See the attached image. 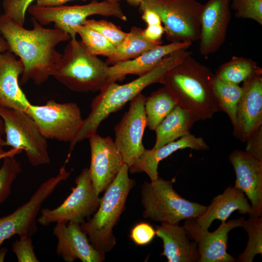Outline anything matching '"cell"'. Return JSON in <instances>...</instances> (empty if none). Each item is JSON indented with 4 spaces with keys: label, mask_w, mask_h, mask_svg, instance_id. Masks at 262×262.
<instances>
[{
    "label": "cell",
    "mask_w": 262,
    "mask_h": 262,
    "mask_svg": "<svg viewBox=\"0 0 262 262\" xmlns=\"http://www.w3.org/2000/svg\"><path fill=\"white\" fill-rule=\"evenodd\" d=\"M33 28L27 29L4 15H0V34L8 50L19 57L24 66L20 80L24 84L32 80L37 85L52 76L62 54L55 47L69 41L70 35L57 28H46L32 17Z\"/></svg>",
    "instance_id": "1"
},
{
    "label": "cell",
    "mask_w": 262,
    "mask_h": 262,
    "mask_svg": "<svg viewBox=\"0 0 262 262\" xmlns=\"http://www.w3.org/2000/svg\"><path fill=\"white\" fill-rule=\"evenodd\" d=\"M187 55L183 49L175 51L163 58L151 71L130 82L122 85L115 82L107 83L92 100L90 114L83 119L75 138L69 143L68 155L70 156L77 144L97 133L100 124L110 114L120 110L147 86L160 83L163 77Z\"/></svg>",
    "instance_id": "2"
},
{
    "label": "cell",
    "mask_w": 262,
    "mask_h": 262,
    "mask_svg": "<svg viewBox=\"0 0 262 262\" xmlns=\"http://www.w3.org/2000/svg\"><path fill=\"white\" fill-rule=\"evenodd\" d=\"M215 75L187 55L169 70L160 82L181 107L198 120L211 119L220 111L214 94Z\"/></svg>",
    "instance_id": "3"
},
{
    "label": "cell",
    "mask_w": 262,
    "mask_h": 262,
    "mask_svg": "<svg viewBox=\"0 0 262 262\" xmlns=\"http://www.w3.org/2000/svg\"><path fill=\"white\" fill-rule=\"evenodd\" d=\"M124 164L120 172L100 197L98 209L92 218L80 224L93 247L105 254L115 246L113 229L124 210L128 196L135 184Z\"/></svg>",
    "instance_id": "4"
},
{
    "label": "cell",
    "mask_w": 262,
    "mask_h": 262,
    "mask_svg": "<svg viewBox=\"0 0 262 262\" xmlns=\"http://www.w3.org/2000/svg\"><path fill=\"white\" fill-rule=\"evenodd\" d=\"M108 66L90 53L81 41L73 38L65 47L52 76L71 91L95 92L108 83Z\"/></svg>",
    "instance_id": "5"
},
{
    "label": "cell",
    "mask_w": 262,
    "mask_h": 262,
    "mask_svg": "<svg viewBox=\"0 0 262 262\" xmlns=\"http://www.w3.org/2000/svg\"><path fill=\"white\" fill-rule=\"evenodd\" d=\"M143 216L161 223L179 224L196 218L207 206L181 197L174 189L173 182L159 178L144 182L141 190Z\"/></svg>",
    "instance_id": "6"
},
{
    "label": "cell",
    "mask_w": 262,
    "mask_h": 262,
    "mask_svg": "<svg viewBox=\"0 0 262 262\" xmlns=\"http://www.w3.org/2000/svg\"><path fill=\"white\" fill-rule=\"evenodd\" d=\"M202 7L197 0H143L139 9L148 8L158 14L171 42L193 43L199 39Z\"/></svg>",
    "instance_id": "7"
},
{
    "label": "cell",
    "mask_w": 262,
    "mask_h": 262,
    "mask_svg": "<svg viewBox=\"0 0 262 262\" xmlns=\"http://www.w3.org/2000/svg\"><path fill=\"white\" fill-rule=\"evenodd\" d=\"M4 127V146L24 151L33 166L47 164L50 159L47 139L27 112L0 106Z\"/></svg>",
    "instance_id": "8"
},
{
    "label": "cell",
    "mask_w": 262,
    "mask_h": 262,
    "mask_svg": "<svg viewBox=\"0 0 262 262\" xmlns=\"http://www.w3.org/2000/svg\"><path fill=\"white\" fill-rule=\"evenodd\" d=\"M27 12L41 25L53 23L54 28L68 33L71 38H76V27L82 25L92 15L112 16L123 21L127 20L119 3L107 0L100 2L93 0L89 3L81 5L42 6L31 4Z\"/></svg>",
    "instance_id": "9"
},
{
    "label": "cell",
    "mask_w": 262,
    "mask_h": 262,
    "mask_svg": "<svg viewBox=\"0 0 262 262\" xmlns=\"http://www.w3.org/2000/svg\"><path fill=\"white\" fill-rule=\"evenodd\" d=\"M27 114L47 139L70 143L82 125L80 108L74 102L58 103L50 99L43 105L30 104Z\"/></svg>",
    "instance_id": "10"
},
{
    "label": "cell",
    "mask_w": 262,
    "mask_h": 262,
    "mask_svg": "<svg viewBox=\"0 0 262 262\" xmlns=\"http://www.w3.org/2000/svg\"><path fill=\"white\" fill-rule=\"evenodd\" d=\"M75 187L65 200L55 209H42L38 222L44 226L51 223L69 222L81 224L98 209L100 197L95 191L89 169L84 168L75 179Z\"/></svg>",
    "instance_id": "11"
},
{
    "label": "cell",
    "mask_w": 262,
    "mask_h": 262,
    "mask_svg": "<svg viewBox=\"0 0 262 262\" xmlns=\"http://www.w3.org/2000/svg\"><path fill=\"white\" fill-rule=\"evenodd\" d=\"M66 164L60 168L58 174L43 182L30 199L11 213L0 217V246L13 235L32 237L37 230V216L46 199L57 186L66 180L70 172L66 170Z\"/></svg>",
    "instance_id": "12"
},
{
    "label": "cell",
    "mask_w": 262,
    "mask_h": 262,
    "mask_svg": "<svg viewBox=\"0 0 262 262\" xmlns=\"http://www.w3.org/2000/svg\"><path fill=\"white\" fill-rule=\"evenodd\" d=\"M146 98L140 93L132 98L129 110L115 127V144L124 163L129 167L137 162L146 149L142 142L147 126L144 108Z\"/></svg>",
    "instance_id": "13"
},
{
    "label": "cell",
    "mask_w": 262,
    "mask_h": 262,
    "mask_svg": "<svg viewBox=\"0 0 262 262\" xmlns=\"http://www.w3.org/2000/svg\"><path fill=\"white\" fill-rule=\"evenodd\" d=\"M244 217L221 223L213 232L201 228L195 218L185 220L183 226L189 239L197 245L198 262H234L236 259L227 251L229 232L234 228L242 227Z\"/></svg>",
    "instance_id": "14"
},
{
    "label": "cell",
    "mask_w": 262,
    "mask_h": 262,
    "mask_svg": "<svg viewBox=\"0 0 262 262\" xmlns=\"http://www.w3.org/2000/svg\"><path fill=\"white\" fill-rule=\"evenodd\" d=\"M242 97L239 102L233 135L242 142L262 126V69L243 82Z\"/></svg>",
    "instance_id": "15"
},
{
    "label": "cell",
    "mask_w": 262,
    "mask_h": 262,
    "mask_svg": "<svg viewBox=\"0 0 262 262\" xmlns=\"http://www.w3.org/2000/svg\"><path fill=\"white\" fill-rule=\"evenodd\" d=\"M88 139L91 151L89 176L95 191L99 195L115 180L125 163L110 137L96 133Z\"/></svg>",
    "instance_id": "16"
},
{
    "label": "cell",
    "mask_w": 262,
    "mask_h": 262,
    "mask_svg": "<svg viewBox=\"0 0 262 262\" xmlns=\"http://www.w3.org/2000/svg\"><path fill=\"white\" fill-rule=\"evenodd\" d=\"M230 0H208L200 17L199 51L207 56L224 43L231 19Z\"/></svg>",
    "instance_id": "17"
},
{
    "label": "cell",
    "mask_w": 262,
    "mask_h": 262,
    "mask_svg": "<svg viewBox=\"0 0 262 262\" xmlns=\"http://www.w3.org/2000/svg\"><path fill=\"white\" fill-rule=\"evenodd\" d=\"M236 175L234 186L245 194L257 217L262 215V160L245 150H235L229 156Z\"/></svg>",
    "instance_id": "18"
},
{
    "label": "cell",
    "mask_w": 262,
    "mask_h": 262,
    "mask_svg": "<svg viewBox=\"0 0 262 262\" xmlns=\"http://www.w3.org/2000/svg\"><path fill=\"white\" fill-rule=\"evenodd\" d=\"M53 234L57 239L56 253L64 261L102 262L105 254L96 250L91 244L80 224L69 222L56 223Z\"/></svg>",
    "instance_id": "19"
},
{
    "label": "cell",
    "mask_w": 262,
    "mask_h": 262,
    "mask_svg": "<svg viewBox=\"0 0 262 262\" xmlns=\"http://www.w3.org/2000/svg\"><path fill=\"white\" fill-rule=\"evenodd\" d=\"M24 66L7 50L0 54V106L26 112L31 103L21 89L18 78Z\"/></svg>",
    "instance_id": "20"
},
{
    "label": "cell",
    "mask_w": 262,
    "mask_h": 262,
    "mask_svg": "<svg viewBox=\"0 0 262 262\" xmlns=\"http://www.w3.org/2000/svg\"><path fill=\"white\" fill-rule=\"evenodd\" d=\"M192 44L190 42H172L160 45L134 59L109 66L108 83L121 80L129 74L142 76L153 69L167 55L179 49H187Z\"/></svg>",
    "instance_id": "21"
},
{
    "label": "cell",
    "mask_w": 262,
    "mask_h": 262,
    "mask_svg": "<svg viewBox=\"0 0 262 262\" xmlns=\"http://www.w3.org/2000/svg\"><path fill=\"white\" fill-rule=\"evenodd\" d=\"M235 211L257 217L243 192L234 186H229L222 194L214 197L205 212L195 219L201 228L208 229L214 220L218 219L224 223Z\"/></svg>",
    "instance_id": "22"
},
{
    "label": "cell",
    "mask_w": 262,
    "mask_h": 262,
    "mask_svg": "<svg viewBox=\"0 0 262 262\" xmlns=\"http://www.w3.org/2000/svg\"><path fill=\"white\" fill-rule=\"evenodd\" d=\"M155 228L156 235L163 244L161 255L165 257L168 262H198L197 245L190 241L183 226L161 223Z\"/></svg>",
    "instance_id": "23"
},
{
    "label": "cell",
    "mask_w": 262,
    "mask_h": 262,
    "mask_svg": "<svg viewBox=\"0 0 262 262\" xmlns=\"http://www.w3.org/2000/svg\"><path fill=\"white\" fill-rule=\"evenodd\" d=\"M186 148L196 150H206L208 145L201 137L189 133L179 139L169 143L158 149H146L137 162L129 167L131 173L145 172L153 180L159 178V163L176 151Z\"/></svg>",
    "instance_id": "24"
},
{
    "label": "cell",
    "mask_w": 262,
    "mask_h": 262,
    "mask_svg": "<svg viewBox=\"0 0 262 262\" xmlns=\"http://www.w3.org/2000/svg\"><path fill=\"white\" fill-rule=\"evenodd\" d=\"M198 119L177 105L155 129L156 138L153 149H158L190 133Z\"/></svg>",
    "instance_id": "25"
},
{
    "label": "cell",
    "mask_w": 262,
    "mask_h": 262,
    "mask_svg": "<svg viewBox=\"0 0 262 262\" xmlns=\"http://www.w3.org/2000/svg\"><path fill=\"white\" fill-rule=\"evenodd\" d=\"M162 43V41L149 40L144 36L143 29L133 26L121 44L115 47L114 53L107 58L105 63L109 66L134 59Z\"/></svg>",
    "instance_id": "26"
},
{
    "label": "cell",
    "mask_w": 262,
    "mask_h": 262,
    "mask_svg": "<svg viewBox=\"0 0 262 262\" xmlns=\"http://www.w3.org/2000/svg\"><path fill=\"white\" fill-rule=\"evenodd\" d=\"M177 105L175 99L164 86L146 97L144 108L148 129L154 131Z\"/></svg>",
    "instance_id": "27"
},
{
    "label": "cell",
    "mask_w": 262,
    "mask_h": 262,
    "mask_svg": "<svg viewBox=\"0 0 262 262\" xmlns=\"http://www.w3.org/2000/svg\"><path fill=\"white\" fill-rule=\"evenodd\" d=\"M258 67L257 63L251 59L233 56L221 65L214 75L221 81L239 84L251 76Z\"/></svg>",
    "instance_id": "28"
},
{
    "label": "cell",
    "mask_w": 262,
    "mask_h": 262,
    "mask_svg": "<svg viewBox=\"0 0 262 262\" xmlns=\"http://www.w3.org/2000/svg\"><path fill=\"white\" fill-rule=\"evenodd\" d=\"M243 89L239 84L225 82L215 78L214 94L220 111L225 112L234 125L236 118L238 105L242 97Z\"/></svg>",
    "instance_id": "29"
},
{
    "label": "cell",
    "mask_w": 262,
    "mask_h": 262,
    "mask_svg": "<svg viewBox=\"0 0 262 262\" xmlns=\"http://www.w3.org/2000/svg\"><path fill=\"white\" fill-rule=\"evenodd\" d=\"M248 237L244 251L236 259L238 262H252L258 254L262 255V217L249 216L242 227Z\"/></svg>",
    "instance_id": "30"
},
{
    "label": "cell",
    "mask_w": 262,
    "mask_h": 262,
    "mask_svg": "<svg viewBox=\"0 0 262 262\" xmlns=\"http://www.w3.org/2000/svg\"><path fill=\"white\" fill-rule=\"evenodd\" d=\"M76 30L81 38L82 42L91 54L108 58L114 53L115 47L99 33L84 25L78 26Z\"/></svg>",
    "instance_id": "31"
},
{
    "label": "cell",
    "mask_w": 262,
    "mask_h": 262,
    "mask_svg": "<svg viewBox=\"0 0 262 262\" xmlns=\"http://www.w3.org/2000/svg\"><path fill=\"white\" fill-rule=\"evenodd\" d=\"M15 155L5 156L0 168V204L10 195L12 184L22 170L20 163L15 158Z\"/></svg>",
    "instance_id": "32"
},
{
    "label": "cell",
    "mask_w": 262,
    "mask_h": 262,
    "mask_svg": "<svg viewBox=\"0 0 262 262\" xmlns=\"http://www.w3.org/2000/svg\"><path fill=\"white\" fill-rule=\"evenodd\" d=\"M82 25L102 34L115 47L121 44L127 34L119 27L104 19H87Z\"/></svg>",
    "instance_id": "33"
},
{
    "label": "cell",
    "mask_w": 262,
    "mask_h": 262,
    "mask_svg": "<svg viewBox=\"0 0 262 262\" xmlns=\"http://www.w3.org/2000/svg\"><path fill=\"white\" fill-rule=\"evenodd\" d=\"M230 7L237 18L252 19L262 25V0H232Z\"/></svg>",
    "instance_id": "34"
},
{
    "label": "cell",
    "mask_w": 262,
    "mask_h": 262,
    "mask_svg": "<svg viewBox=\"0 0 262 262\" xmlns=\"http://www.w3.org/2000/svg\"><path fill=\"white\" fill-rule=\"evenodd\" d=\"M33 0H3V14L16 24L24 26L26 11Z\"/></svg>",
    "instance_id": "35"
},
{
    "label": "cell",
    "mask_w": 262,
    "mask_h": 262,
    "mask_svg": "<svg viewBox=\"0 0 262 262\" xmlns=\"http://www.w3.org/2000/svg\"><path fill=\"white\" fill-rule=\"evenodd\" d=\"M12 250L18 262H39L31 237H21L12 244Z\"/></svg>",
    "instance_id": "36"
},
{
    "label": "cell",
    "mask_w": 262,
    "mask_h": 262,
    "mask_svg": "<svg viewBox=\"0 0 262 262\" xmlns=\"http://www.w3.org/2000/svg\"><path fill=\"white\" fill-rule=\"evenodd\" d=\"M156 235L155 229L146 222H140L131 229L130 237L135 244L145 246L149 244Z\"/></svg>",
    "instance_id": "37"
},
{
    "label": "cell",
    "mask_w": 262,
    "mask_h": 262,
    "mask_svg": "<svg viewBox=\"0 0 262 262\" xmlns=\"http://www.w3.org/2000/svg\"><path fill=\"white\" fill-rule=\"evenodd\" d=\"M245 151L255 157L262 160V126L246 141Z\"/></svg>",
    "instance_id": "38"
},
{
    "label": "cell",
    "mask_w": 262,
    "mask_h": 262,
    "mask_svg": "<svg viewBox=\"0 0 262 262\" xmlns=\"http://www.w3.org/2000/svg\"><path fill=\"white\" fill-rule=\"evenodd\" d=\"M144 36L152 41H161V38L164 33V29L162 24L147 25V27L143 30Z\"/></svg>",
    "instance_id": "39"
},
{
    "label": "cell",
    "mask_w": 262,
    "mask_h": 262,
    "mask_svg": "<svg viewBox=\"0 0 262 262\" xmlns=\"http://www.w3.org/2000/svg\"><path fill=\"white\" fill-rule=\"evenodd\" d=\"M139 10L142 14V19L147 25L162 24L159 16L154 11L148 8L140 9Z\"/></svg>",
    "instance_id": "40"
},
{
    "label": "cell",
    "mask_w": 262,
    "mask_h": 262,
    "mask_svg": "<svg viewBox=\"0 0 262 262\" xmlns=\"http://www.w3.org/2000/svg\"><path fill=\"white\" fill-rule=\"evenodd\" d=\"M36 4L42 6H55L64 5L68 1L74 0H35ZM86 1L87 0H81Z\"/></svg>",
    "instance_id": "41"
},
{
    "label": "cell",
    "mask_w": 262,
    "mask_h": 262,
    "mask_svg": "<svg viewBox=\"0 0 262 262\" xmlns=\"http://www.w3.org/2000/svg\"><path fill=\"white\" fill-rule=\"evenodd\" d=\"M8 50V44L0 34V54Z\"/></svg>",
    "instance_id": "42"
},
{
    "label": "cell",
    "mask_w": 262,
    "mask_h": 262,
    "mask_svg": "<svg viewBox=\"0 0 262 262\" xmlns=\"http://www.w3.org/2000/svg\"><path fill=\"white\" fill-rule=\"evenodd\" d=\"M109 1L118 2V1L122 0H107ZM126 0L128 3L131 6H139L140 4L142 2L143 0Z\"/></svg>",
    "instance_id": "43"
},
{
    "label": "cell",
    "mask_w": 262,
    "mask_h": 262,
    "mask_svg": "<svg viewBox=\"0 0 262 262\" xmlns=\"http://www.w3.org/2000/svg\"><path fill=\"white\" fill-rule=\"evenodd\" d=\"M2 146L0 144V159L1 158H4L5 156L11 154H17V150L13 149L11 150L5 152L2 149Z\"/></svg>",
    "instance_id": "44"
},
{
    "label": "cell",
    "mask_w": 262,
    "mask_h": 262,
    "mask_svg": "<svg viewBox=\"0 0 262 262\" xmlns=\"http://www.w3.org/2000/svg\"><path fill=\"white\" fill-rule=\"evenodd\" d=\"M4 134L3 123L1 118L0 117V144L4 147V140L3 138V136Z\"/></svg>",
    "instance_id": "45"
},
{
    "label": "cell",
    "mask_w": 262,
    "mask_h": 262,
    "mask_svg": "<svg viewBox=\"0 0 262 262\" xmlns=\"http://www.w3.org/2000/svg\"><path fill=\"white\" fill-rule=\"evenodd\" d=\"M6 249L3 248L0 251V262H3L6 253Z\"/></svg>",
    "instance_id": "46"
}]
</instances>
